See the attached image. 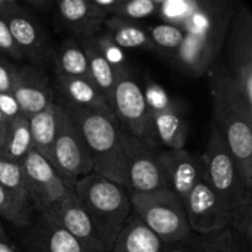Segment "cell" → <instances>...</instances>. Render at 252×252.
<instances>
[{"instance_id": "8fae6325", "label": "cell", "mask_w": 252, "mask_h": 252, "mask_svg": "<svg viewBox=\"0 0 252 252\" xmlns=\"http://www.w3.org/2000/svg\"><path fill=\"white\" fill-rule=\"evenodd\" d=\"M122 142L127 159V174L132 192H150L169 187L159 161V148L142 142L122 127Z\"/></svg>"}, {"instance_id": "f35d334b", "label": "cell", "mask_w": 252, "mask_h": 252, "mask_svg": "<svg viewBox=\"0 0 252 252\" xmlns=\"http://www.w3.org/2000/svg\"><path fill=\"white\" fill-rule=\"evenodd\" d=\"M162 252H201L199 236L192 233L191 235L182 240L165 244Z\"/></svg>"}, {"instance_id": "ba28073f", "label": "cell", "mask_w": 252, "mask_h": 252, "mask_svg": "<svg viewBox=\"0 0 252 252\" xmlns=\"http://www.w3.org/2000/svg\"><path fill=\"white\" fill-rule=\"evenodd\" d=\"M51 165L70 191H73L74 185L79 180L94 171L93 161L83 134L62 106Z\"/></svg>"}, {"instance_id": "d6a6232c", "label": "cell", "mask_w": 252, "mask_h": 252, "mask_svg": "<svg viewBox=\"0 0 252 252\" xmlns=\"http://www.w3.org/2000/svg\"><path fill=\"white\" fill-rule=\"evenodd\" d=\"M229 228L233 229L244 240L252 244V192L246 193L230 211Z\"/></svg>"}, {"instance_id": "5bb4252c", "label": "cell", "mask_w": 252, "mask_h": 252, "mask_svg": "<svg viewBox=\"0 0 252 252\" xmlns=\"http://www.w3.org/2000/svg\"><path fill=\"white\" fill-rule=\"evenodd\" d=\"M12 94L27 118L56 102L48 76L38 65L33 64L17 66Z\"/></svg>"}, {"instance_id": "d590c367", "label": "cell", "mask_w": 252, "mask_h": 252, "mask_svg": "<svg viewBox=\"0 0 252 252\" xmlns=\"http://www.w3.org/2000/svg\"><path fill=\"white\" fill-rule=\"evenodd\" d=\"M0 54L5 58L12 59V61H22L24 57L12 37L9 26L0 17Z\"/></svg>"}, {"instance_id": "ffe728a7", "label": "cell", "mask_w": 252, "mask_h": 252, "mask_svg": "<svg viewBox=\"0 0 252 252\" xmlns=\"http://www.w3.org/2000/svg\"><path fill=\"white\" fill-rule=\"evenodd\" d=\"M164 248V241L132 212L110 252H162Z\"/></svg>"}, {"instance_id": "7c38bea8", "label": "cell", "mask_w": 252, "mask_h": 252, "mask_svg": "<svg viewBox=\"0 0 252 252\" xmlns=\"http://www.w3.org/2000/svg\"><path fill=\"white\" fill-rule=\"evenodd\" d=\"M189 229L196 235H207L229 226V211L208 185L199 181L184 201Z\"/></svg>"}, {"instance_id": "603a6c76", "label": "cell", "mask_w": 252, "mask_h": 252, "mask_svg": "<svg viewBox=\"0 0 252 252\" xmlns=\"http://www.w3.org/2000/svg\"><path fill=\"white\" fill-rule=\"evenodd\" d=\"M155 137L166 149H185L189 138V126L181 113V108L169 110L153 116Z\"/></svg>"}, {"instance_id": "ac0fdd59", "label": "cell", "mask_w": 252, "mask_h": 252, "mask_svg": "<svg viewBox=\"0 0 252 252\" xmlns=\"http://www.w3.org/2000/svg\"><path fill=\"white\" fill-rule=\"evenodd\" d=\"M38 216V221L26 235L29 252H86L79 241L56 220L53 214Z\"/></svg>"}, {"instance_id": "f6af8a7d", "label": "cell", "mask_w": 252, "mask_h": 252, "mask_svg": "<svg viewBox=\"0 0 252 252\" xmlns=\"http://www.w3.org/2000/svg\"><path fill=\"white\" fill-rule=\"evenodd\" d=\"M0 252H19L12 244H6L0 241Z\"/></svg>"}, {"instance_id": "83f0119b", "label": "cell", "mask_w": 252, "mask_h": 252, "mask_svg": "<svg viewBox=\"0 0 252 252\" xmlns=\"http://www.w3.org/2000/svg\"><path fill=\"white\" fill-rule=\"evenodd\" d=\"M198 236L201 252H252V244L244 240L229 226Z\"/></svg>"}, {"instance_id": "5b68a950", "label": "cell", "mask_w": 252, "mask_h": 252, "mask_svg": "<svg viewBox=\"0 0 252 252\" xmlns=\"http://www.w3.org/2000/svg\"><path fill=\"white\" fill-rule=\"evenodd\" d=\"M132 212L165 244L192 234L184 203L170 187L129 194Z\"/></svg>"}, {"instance_id": "f1b7e54d", "label": "cell", "mask_w": 252, "mask_h": 252, "mask_svg": "<svg viewBox=\"0 0 252 252\" xmlns=\"http://www.w3.org/2000/svg\"><path fill=\"white\" fill-rule=\"evenodd\" d=\"M0 185L14 194L21 203L31 207L25 186L20 162L14 161L0 149Z\"/></svg>"}, {"instance_id": "cb8c5ba5", "label": "cell", "mask_w": 252, "mask_h": 252, "mask_svg": "<svg viewBox=\"0 0 252 252\" xmlns=\"http://www.w3.org/2000/svg\"><path fill=\"white\" fill-rule=\"evenodd\" d=\"M52 59L57 75L64 76H89V66L86 53L81 43L75 38H68L52 51Z\"/></svg>"}, {"instance_id": "9a60e30c", "label": "cell", "mask_w": 252, "mask_h": 252, "mask_svg": "<svg viewBox=\"0 0 252 252\" xmlns=\"http://www.w3.org/2000/svg\"><path fill=\"white\" fill-rule=\"evenodd\" d=\"M158 157L164 169L169 187L184 203L185 198L193 187L204 179L203 160L186 149H160Z\"/></svg>"}, {"instance_id": "4dcf8cb0", "label": "cell", "mask_w": 252, "mask_h": 252, "mask_svg": "<svg viewBox=\"0 0 252 252\" xmlns=\"http://www.w3.org/2000/svg\"><path fill=\"white\" fill-rule=\"evenodd\" d=\"M0 217L19 228L31 224V207L21 203L0 185Z\"/></svg>"}, {"instance_id": "74e56055", "label": "cell", "mask_w": 252, "mask_h": 252, "mask_svg": "<svg viewBox=\"0 0 252 252\" xmlns=\"http://www.w3.org/2000/svg\"><path fill=\"white\" fill-rule=\"evenodd\" d=\"M17 66L0 54V94L12 93Z\"/></svg>"}, {"instance_id": "4316f807", "label": "cell", "mask_w": 252, "mask_h": 252, "mask_svg": "<svg viewBox=\"0 0 252 252\" xmlns=\"http://www.w3.org/2000/svg\"><path fill=\"white\" fill-rule=\"evenodd\" d=\"M147 30L153 51L166 57L169 61L179 51L185 38V31L181 27L164 22L148 26Z\"/></svg>"}, {"instance_id": "8d00e7d4", "label": "cell", "mask_w": 252, "mask_h": 252, "mask_svg": "<svg viewBox=\"0 0 252 252\" xmlns=\"http://www.w3.org/2000/svg\"><path fill=\"white\" fill-rule=\"evenodd\" d=\"M0 113L6 125L21 116H25L12 93L0 94Z\"/></svg>"}, {"instance_id": "d6986e66", "label": "cell", "mask_w": 252, "mask_h": 252, "mask_svg": "<svg viewBox=\"0 0 252 252\" xmlns=\"http://www.w3.org/2000/svg\"><path fill=\"white\" fill-rule=\"evenodd\" d=\"M54 88L61 95V100L70 105L115 116L110 103L90 78L57 75Z\"/></svg>"}, {"instance_id": "3957f363", "label": "cell", "mask_w": 252, "mask_h": 252, "mask_svg": "<svg viewBox=\"0 0 252 252\" xmlns=\"http://www.w3.org/2000/svg\"><path fill=\"white\" fill-rule=\"evenodd\" d=\"M58 103L80 129L93 161V172L129 189L122 129L117 118L73 106L63 100Z\"/></svg>"}, {"instance_id": "60d3db41", "label": "cell", "mask_w": 252, "mask_h": 252, "mask_svg": "<svg viewBox=\"0 0 252 252\" xmlns=\"http://www.w3.org/2000/svg\"><path fill=\"white\" fill-rule=\"evenodd\" d=\"M122 0H93L95 6L107 16H112L120 6Z\"/></svg>"}, {"instance_id": "484cf974", "label": "cell", "mask_w": 252, "mask_h": 252, "mask_svg": "<svg viewBox=\"0 0 252 252\" xmlns=\"http://www.w3.org/2000/svg\"><path fill=\"white\" fill-rule=\"evenodd\" d=\"M1 150L5 155L16 162L21 161L31 152V132L29 118L26 116H21L17 120L7 123Z\"/></svg>"}, {"instance_id": "9c48e42d", "label": "cell", "mask_w": 252, "mask_h": 252, "mask_svg": "<svg viewBox=\"0 0 252 252\" xmlns=\"http://www.w3.org/2000/svg\"><path fill=\"white\" fill-rule=\"evenodd\" d=\"M111 108L126 132L147 144L158 147L153 116L147 107L142 88L138 85L132 71L117 78Z\"/></svg>"}, {"instance_id": "ab89813d", "label": "cell", "mask_w": 252, "mask_h": 252, "mask_svg": "<svg viewBox=\"0 0 252 252\" xmlns=\"http://www.w3.org/2000/svg\"><path fill=\"white\" fill-rule=\"evenodd\" d=\"M21 4L34 14V12H46L52 10L56 1L54 0H24Z\"/></svg>"}, {"instance_id": "b9f144b4", "label": "cell", "mask_w": 252, "mask_h": 252, "mask_svg": "<svg viewBox=\"0 0 252 252\" xmlns=\"http://www.w3.org/2000/svg\"><path fill=\"white\" fill-rule=\"evenodd\" d=\"M21 6L19 0H0V17L5 20Z\"/></svg>"}, {"instance_id": "836d02e7", "label": "cell", "mask_w": 252, "mask_h": 252, "mask_svg": "<svg viewBox=\"0 0 252 252\" xmlns=\"http://www.w3.org/2000/svg\"><path fill=\"white\" fill-rule=\"evenodd\" d=\"M142 90L147 107L152 116L165 112V111L179 108V106L172 100L171 96L167 94L164 86L160 85L153 79H147L144 89H142Z\"/></svg>"}, {"instance_id": "1f68e13d", "label": "cell", "mask_w": 252, "mask_h": 252, "mask_svg": "<svg viewBox=\"0 0 252 252\" xmlns=\"http://www.w3.org/2000/svg\"><path fill=\"white\" fill-rule=\"evenodd\" d=\"M198 0H160L158 15L164 24L181 27L193 14Z\"/></svg>"}, {"instance_id": "30bf717a", "label": "cell", "mask_w": 252, "mask_h": 252, "mask_svg": "<svg viewBox=\"0 0 252 252\" xmlns=\"http://www.w3.org/2000/svg\"><path fill=\"white\" fill-rule=\"evenodd\" d=\"M31 207L38 214L53 213L70 192L51 162L33 149L20 161Z\"/></svg>"}, {"instance_id": "52a82bcc", "label": "cell", "mask_w": 252, "mask_h": 252, "mask_svg": "<svg viewBox=\"0 0 252 252\" xmlns=\"http://www.w3.org/2000/svg\"><path fill=\"white\" fill-rule=\"evenodd\" d=\"M225 41L226 65L244 101L252 108V12L243 1L234 2Z\"/></svg>"}, {"instance_id": "e575fe53", "label": "cell", "mask_w": 252, "mask_h": 252, "mask_svg": "<svg viewBox=\"0 0 252 252\" xmlns=\"http://www.w3.org/2000/svg\"><path fill=\"white\" fill-rule=\"evenodd\" d=\"M160 0H122L113 15L129 21L139 22L153 15H158Z\"/></svg>"}, {"instance_id": "7402d4cb", "label": "cell", "mask_w": 252, "mask_h": 252, "mask_svg": "<svg viewBox=\"0 0 252 252\" xmlns=\"http://www.w3.org/2000/svg\"><path fill=\"white\" fill-rule=\"evenodd\" d=\"M103 30L122 49H145L153 51L147 26L140 22L129 21L112 15L106 19Z\"/></svg>"}, {"instance_id": "44dd1931", "label": "cell", "mask_w": 252, "mask_h": 252, "mask_svg": "<svg viewBox=\"0 0 252 252\" xmlns=\"http://www.w3.org/2000/svg\"><path fill=\"white\" fill-rule=\"evenodd\" d=\"M59 116L61 105L56 101L47 106L43 111L29 118L32 149L49 162L52 161V152L58 129Z\"/></svg>"}, {"instance_id": "277c9868", "label": "cell", "mask_w": 252, "mask_h": 252, "mask_svg": "<svg viewBox=\"0 0 252 252\" xmlns=\"http://www.w3.org/2000/svg\"><path fill=\"white\" fill-rule=\"evenodd\" d=\"M73 192L90 217L103 251L110 252L132 213L129 196L125 187L91 172L74 185Z\"/></svg>"}, {"instance_id": "2e32d148", "label": "cell", "mask_w": 252, "mask_h": 252, "mask_svg": "<svg viewBox=\"0 0 252 252\" xmlns=\"http://www.w3.org/2000/svg\"><path fill=\"white\" fill-rule=\"evenodd\" d=\"M53 10L61 24L81 42L100 33L108 17L93 0H61L54 4Z\"/></svg>"}, {"instance_id": "7a4b0ae2", "label": "cell", "mask_w": 252, "mask_h": 252, "mask_svg": "<svg viewBox=\"0 0 252 252\" xmlns=\"http://www.w3.org/2000/svg\"><path fill=\"white\" fill-rule=\"evenodd\" d=\"M234 2L233 0H198L196 10L182 26L184 42L170 59L176 70L191 78L207 74L225 43Z\"/></svg>"}, {"instance_id": "f546056e", "label": "cell", "mask_w": 252, "mask_h": 252, "mask_svg": "<svg viewBox=\"0 0 252 252\" xmlns=\"http://www.w3.org/2000/svg\"><path fill=\"white\" fill-rule=\"evenodd\" d=\"M93 38L96 47H97V49L100 51V53L102 54L103 58L107 61V63L110 64L111 68L115 70L117 76L132 71L129 68V63H128L127 54H126L125 49H122L120 46H117L105 30H102L100 33H97L95 37H93Z\"/></svg>"}, {"instance_id": "6da1fadb", "label": "cell", "mask_w": 252, "mask_h": 252, "mask_svg": "<svg viewBox=\"0 0 252 252\" xmlns=\"http://www.w3.org/2000/svg\"><path fill=\"white\" fill-rule=\"evenodd\" d=\"M213 121L238 167L244 187L252 191V108L239 93L225 62L217 59L207 71Z\"/></svg>"}, {"instance_id": "ee69618b", "label": "cell", "mask_w": 252, "mask_h": 252, "mask_svg": "<svg viewBox=\"0 0 252 252\" xmlns=\"http://www.w3.org/2000/svg\"><path fill=\"white\" fill-rule=\"evenodd\" d=\"M0 241H2V243H6V244H11V241H10V238L7 236V233L5 231L4 226H2L1 217H0Z\"/></svg>"}, {"instance_id": "7bdbcfd3", "label": "cell", "mask_w": 252, "mask_h": 252, "mask_svg": "<svg viewBox=\"0 0 252 252\" xmlns=\"http://www.w3.org/2000/svg\"><path fill=\"white\" fill-rule=\"evenodd\" d=\"M5 132H6V123H5L4 118H2L1 113H0V149H1L2 143H4Z\"/></svg>"}, {"instance_id": "e0dca14e", "label": "cell", "mask_w": 252, "mask_h": 252, "mask_svg": "<svg viewBox=\"0 0 252 252\" xmlns=\"http://www.w3.org/2000/svg\"><path fill=\"white\" fill-rule=\"evenodd\" d=\"M52 214L86 252H105L96 236L90 217L73 191L66 194Z\"/></svg>"}, {"instance_id": "d4e9b609", "label": "cell", "mask_w": 252, "mask_h": 252, "mask_svg": "<svg viewBox=\"0 0 252 252\" xmlns=\"http://www.w3.org/2000/svg\"><path fill=\"white\" fill-rule=\"evenodd\" d=\"M81 46H83L86 53V58H88L89 76L93 83L97 86L98 90L103 94L111 106L113 90H115L116 83H117V74L100 53L94 42V38L83 41Z\"/></svg>"}, {"instance_id": "8992f818", "label": "cell", "mask_w": 252, "mask_h": 252, "mask_svg": "<svg viewBox=\"0 0 252 252\" xmlns=\"http://www.w3.org/2000/svg\"><path fill=\"white\" fill-rule=\"evenodd\" d=\"M201 158L204 165V180L220 197L230 213L245 194L252 191L244 187L235 160L213 122L209 125L206 152Z\"/></svg>"}, {"instance_id": "4fadbf2b", "label": "cell", "mask_w": 252, "mask_h": 252, "mask_svg": "<svg viewBox=\"0 0 252 252\" xmlns=\"http://www.w3.org/2000/svg\"><path fill=\"white\" fill-rule=\"evenodd\" d=\"M5 22L24 59L33 63V65H38L51 58L53 51L51 39L33 12L21 4L16 11L5 19Z\"/></svg>"}]
</instances>
